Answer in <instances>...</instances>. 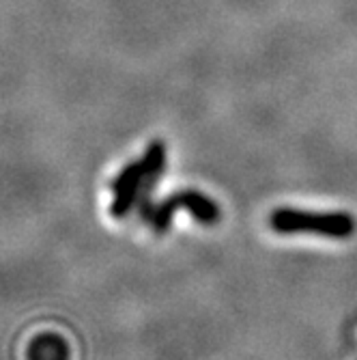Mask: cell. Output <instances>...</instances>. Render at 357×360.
Returning <instances> with one entry per match:
<instances>
[{"label": "cell", "instance_id": "cell-1", "mask_svg": "<svg viewBox=\"0 0 357 360\" xmlns=\"http://www.w3.org/2000/svg\"><path fill=\"white\" fill-rule=\"evenodd\" d=\"M164 160H166V149L159 141H155V143L149 145V149H147V153L142 155L140 162L129 165L119 175V179L114 184V203H112L114 214L127 212V207L134 203L142 184L157 177V173L161 171V167H164Z\"/></svg>", "mask_w": 357, "mask_h": 360}, {"label": "cell", "instance_id": "cell-2", "mask_svg": "<svg viewBox=\"0 0 357 360\" xmlns=\"http://www.w3.org/2000/svg\"><path fill=\"white\" fill-rule=\"evenodd\" d=\"M276 231L282 233H318L330 238H346L353 231V220L342 214H302V212H276L271 216Z\"/></svg>", "mask_w": 357, "mask_h": 360}]
</instances>
